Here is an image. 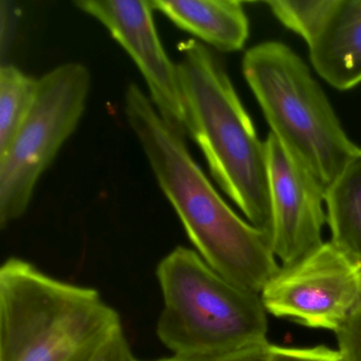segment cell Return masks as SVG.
Here are the masks:
<instances>
[{"label": "cell", "mask_w": 361, "mask_h": 361, "mask_svg": "<svg viewBox=\"0 0 361 361\" xmlns=\"http://www.w3.org/2000/svg\"><path fill=\"white\" fill-rule=\"evenodd\" d=\"M124 113L200 257L230 282L259 295L281 267L267 234L226 204L194 161L185 137L164 121L137 84L128 86Z\"/></svg>", "instance_id": "obj_1"}, {"label": "cell", "mask_w": 361, "mask_h": 361, "mask_svg": "<svg viewBox=\"0 0 361 361\" xmlns=\"http://www.w3.org/2000/svg\"><path fill=\"white\" fill-rule=\"evenodd\" d=\"M185 134L202 149L217 185L268 238L272 219L265 142L214 52L190 39L178 46Z\"/></svg>", "instance_id": "obj_2"}, {"label": "cell", "mask_w": 361, "mask_h": 361, "mask_svg": "<svg viewBox=\"0 0 361 361\" xmlns=\"http://www.w3.org/2000/svg\"><path fill=\"white\" fill-rule=\"evenodd\" d=\"M122 329L97 289L10 257L0 268V361H90Z\"/></svg>", "instance_id": "obj_3"}, {"label": "cell", "mask_w": 361, "mask_h": 361, "mask_svg": "<svg viewBox=\"0 0 361 361\" xmlns=\"http://www.w3.org/2000/svg\"><path fill=\"white\" fill-rule=\"evenodd\" d=\"M164 310L157 336L174 355L224 354L268 341L267 312L257 293L178 246L158 264Z\"/></svg>", "instance_id": "obj_4"}, {"label": "cell", "mask_w": 361, "mask_h": 361, "mask_svg": "<svg viewBox=\"0 0 361 361\" xmlns=\"http://www.w3.org/2000/svg\"><path fill=\"white\" fill-rule=\"evenodd\" d=\"M242 68L272 134L326 192L361 149L305 63L288 46L267 42L245 54Z\"/></svg>", "instance_id": "obj_5"}, {"label": "cell", "mask_w": 361, "mask_h": 361, "mask_svg": "<svg viewBox=\"0 0 361 361\" xmlns=\"http://www.w3.org/2000/svg\"><path fill=\"white\" fill-rule=\"evenodd\" d=\"M90 84L87 67L77 62L39 78L28 116L0 155V227L26 213L39 177L81 121Z\"/></svg>", "instance_id": "obj_6"}, {"label": "cell", "mask_w": 361, "mask_h": 361, "mask_svg": "<svg viewBox=\"0 0 361 361\" xmlns=\"http://www.w3.org/2000/svg\"><path fill=\"white\" fill-rule=\"evenodd\" d=\"M267 314L336 333L361 303V266L331 242L281 266L259 293Z\"/></svg>", "instance_id": "obj_7"}, {"label": "cell", "mask_w": 361, "mask_h": 361, "mask_svg": "<svg viewBox=\"0 0 361 361\" xmlns=\"http://www.w3.org/2000/svg\"><path fill=\"white\" fill-rule=\"evenodd\" d=\"M75 5L101 23L126 50L140 71L160 117L185 138L178 67L160 41L151 0H77Z\"/></svg>", "instance_id": "obj_8"}, {"label": "cell", "mask_w": 361, "mask_h": 361, "mask_svg": "<svg viewBox=\"0 0 361 361\" xmlns=\"http://www.w3.org/2000/svg\"><path fill=\"white\" fill-rule=\"evenodd\" d=\"M265 145L271 202L270 245L281 266H287L324 243L325 191L271 132Z\"/></svg>", "instance_id": "obj_9"}, {"label": "cell", "mask_w": 361, "mask_h": 361, "mask_svg": "<svg viewBox=\"0 0 361 361\" xmlns=\"http://www.w3.org/2000/svg\"><path fill=\"white\" fill-rule=\"evenodd\" d=\"M308 49L312 66L329 85L346 90L361 83V0H337Z\"/></svg>", "instance_id": "obj_10"}, {"label": "cell", "mask_w": 361, "mask_h": 361, "mask_svg": "<svg viewBox=\"0 0 361 361\" xmlns=\"http://www.w3.org/2000/svg\"><path fill=\"white\" fill-rule=\"evenodd\" d=\"M178 28L224 52L244 47L249 23L243 4L236 0H151Z\"/></svg>", "instance_id": "obj_11"}, {"label": "cell", "mask_w": 361, "mask_h": 361, "mask_svg": "<svg viewBox=\"0 0 361 361\" xmlns=\"http://www.w3.org/2000/svg\"><path fill=\"white\" fill-rule=\"evenodd\" d=\"M331 242L361 266V149L325 192Z\"/></svg>", "instance_id": "obj_12"}, {"label": "cell", "mask_w": 361, "mask_h": 361, "mask_svg": "<svg viewBox=\"0 0 361 361\" xmlns=\"http://www.w3.org/2000/svg\"><path fill=\"white\" fill-rule=\"evenodd\" d=\"M39 79L23 73L11 64L0 67V155L13 141L28 116Z\"/></svg>", "instance_id": "obj_13"}, {"label": "cell", "mask_w": 361, "mask_h": 361, "mask_svg": "<svg viewBox=\"0 0 361 361\" xmlns=\"http://www.w3.org/2000/svg\"><path fill=\"white\" fill-rule=\"evenodd\" d=\"M270 10L285 27L310 43L319 35L337 5V0H272Z\"/></svg>", "instance_id": "obj_14"}, {"label": "cell", "mask_w": 361, "mask_h": 361, "mask_svg": "<svg viewBox=\"0 0 361 361\" xmlns=\"http://www.w3.org/2000/svg\"><path fill=\"white\" fill-rule=\"evenodd\" d=\"M342 361H361V303L336 331Z\"/></svg>", "instance_id": "obj_15"}, {"label": "cell", "mask_w": 361, "mask_h": 361, "mask_svg": "<svg viewBox=\"0 0 361 361\" xmlns=\"http://www.w3.org/2000/svg\"><path fill=\"white\" fill-rule=\"evenodd\" d=\"M268 361H342L337 350L325 345L280 346L272 344Z\"/></svg>", "instance_id": "obj_16"}, {"label": "cell", "mask_w": 361, "mask_h": 361, "mask_svg": "<svg viewBox=\"0 0 361 361\" xmlns=\"http://www.w3.org/2000/svg\"><path fill=\"white\" fill-rule=\"evenodd\" d=\"M272 344L265 343L250 346L235 352L210 355H173L168 358L155 361H268ZM138 361V360H136Z\"/></svg>", "instance_id": "obj_17"}, {"label": "cell", "mask_w": 361, "mask_h": 361, "mask_svg": "<svg viewBox=\"0 0 361 361\" xmlns=\"http://www.w3.org/2000/svg\"><path fill=\"white\" fill-rule=\"evenodd\" d=\"M123 329L116 331L90 361H136Z\"/></svg>", "instance_id": "obj_18"}]
</instances>
